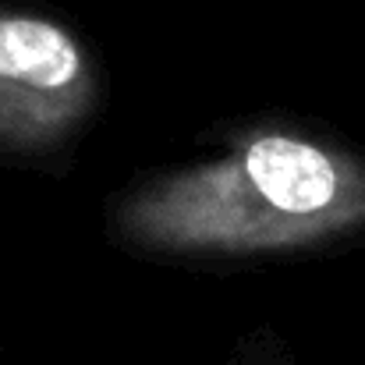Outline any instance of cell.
<instances>
[{
    "instance_id": "cell-1",
    "label": "cell",
    "mask_w": 365,
    "mask_h": 365,
    "mask_svg": "<svg viewBox=\"0 0 365 365\" xmlns=\"http://www.w3.org/2000/svg\"><path fill=\"white\" fill-rule=\"evenodd\" d=\"M110 235L149 259L305 255L365 238V156L337 135L266 121L224 149L131 181Z\"/></svg>"
},
{
    "instance_id": "cell-2",
    "label": "cell",
    "mask_w": 365,
    "mask_h": 365,
    "mask_svg": "<svg viewBox=\"0 0 365 365\" xmlns=\"http://www.w3.org/2000/svg\"><path fill=\"white\" fill-rule=\"evenodd\" d=\"M103 103V75L89 50L57 21L0 14V142L53 153Z\"/></svg>"
},
{
    "instance_id": "cell-3",
    "label": "cell",
    "mask_w": 365,
    "mask_h": 365,
    "mask_svg": "<svg viewBox=\"0 0 365 365\" xmlns=\"http://www.w3.org/2000/svg\"><path fill=\"white\" fill-rule=\"evenodd\" d=\"M220 365H294L284 341L273 330H255L252 337H242L238 348Z\"/></svg>"
}]
</instances>
